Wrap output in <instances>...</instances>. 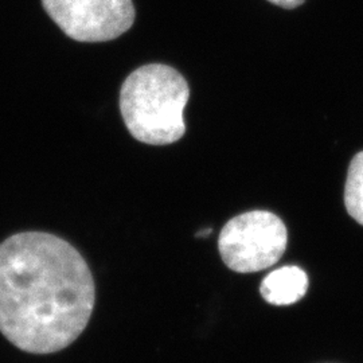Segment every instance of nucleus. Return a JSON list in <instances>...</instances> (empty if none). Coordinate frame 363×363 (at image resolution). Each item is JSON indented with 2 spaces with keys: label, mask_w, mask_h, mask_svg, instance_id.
Listing matches in <instances>:
<instances>
[{
  "label": "nucleus",
  "mask_w": 363,
  "mask_h": 363,
  "mask_svg": "<svg viewBox=\"0 0 363 363\" xmlns=\"http://www.w3.org/2000/svg\"><path fill=\"white\" fill-rule=\"evenodd\" d=\"M96 288L82 255L43 232L13 234L0 244V333L19 350H64L91 320Z\"/></svg>",
  "instance_id": "f257e3e1"
},
{
  "label": "nucleus",
  "mask_w": 363,
  "mask_h": 363,
  "mask_svg": "<svg viewBox=\"0 0 363 363\" xmlns=\"http://www.w3.org/2000/svg\"><path fill=\"white\" fill-rule=\"evenodd\" d=\"M189 97V84L174 67L144 65L125 78L120 111L136 140L166 145L178 142L186 132L183 111Z\"/></svg>",
  "instance_id": "f03ea898"
},
{
  "label": "nucleus",
  "mask_w": 363,
  "mask_h": 363,
  "mask_svg": "<svg viewBox=\"0 0 363 363\" xmlns=\"http://www.w3.org/2000/svg\"><path fill=\"white\" fill-rule=\"evenodd\" d=\"M288 232L284 222L265 210L247 211L229 220L220 234L218 249L234 272L268 269L284 255Z\"/></svg>",
  "instance_id": "7ed1b4c3"
},
{
  "label": "nucleus",
  "mask_w": 363,
  "mask_h": 363,
  "mask_svg": "<svg viewBox=\"0 0 363 363\" xmlns=\"http://www.w3.org/2000/svg\"><path fill=\"white\" fill-rule=\"evenodd\" d=\"M43 9L69 38L108 42L135 22L132 0H42Z\"/></svg>",
  "instance_id": "20e7f679"
},
{
  "label": "nucleus",
  "mask_w": 363,
  "mask_h": 363,
  "mask_svg": "<svg viewBox=\"0 0 363 363\" xmlns=\"http://www.w3.org/2000/svg\"><path fill=\"white\" fill-rule=\"evenodd\" d=\"M308 276L298 267H283L269 273L261 283V296L273 306H289L304 298Z\"/></svg>",
  "instance_id": "39448f33"
},
{
  "label": "nucleus",
  "mask_w": 363,
  "mask_h": 363,
  "mask_svg": "<svg viewBox=\"0 0 363 363\" xmlns=\"http://www.w3.org/2000/svg\"><path fill=\"white\" fill-rule=\"evenodd\" d=\"M345 205L351 217L363 225V152L351 160L345 189Z\"/></svg>",
  "instance_id": "423d86ee"
},
{
  "label": "nucleus",
  "mask_w": 363,
  "mask_h": 363,
  "mask_svg": "<svg viewBox=\"0 0 363 363\" xmlns=\"http://www.w3.org/2000/svg\"><path fill=\"white\" fill-rule=\"evenodd\" d=\"M268 1H271L279 7L286 9V10H292V9H296L298 6H301L306 0H268Z\"/></svg>",
  "instance_id": "0eeeda50"
},
{
  "label": "nucleus",
  "mask_w": 363,
  "mask_h": 363,
  "mask_svg": "<svg viewBox=\"0 0 363 363\" xmlns=\"http://www.w3.org/2000/svg\"><path fill=\"white\" fill-rule=\"evenodd\" d=\"M210 233H211V229L208 228V229H203V230L198 232V233H196V237H208Z\"/></svg>",
  "instance_id": "6e6552de"
}]
</instances>
